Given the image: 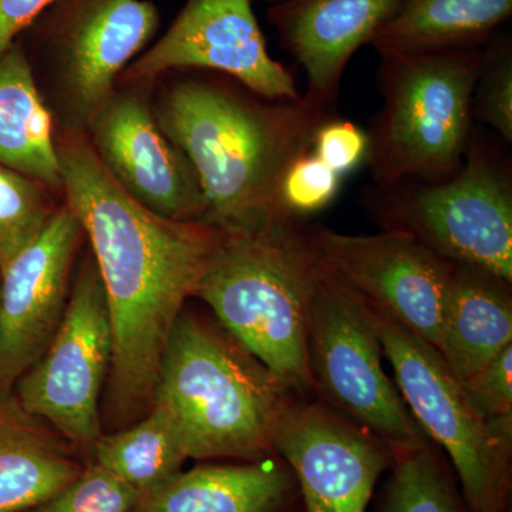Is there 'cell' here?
Returning a JSON list of instances; mask_svg holds the SVG:
<instances>
[{
  "mask_svg": "<svg viewBox=\"0 0 512 512\" xmlns=\"http://www.w3.org/2000/svg\"><path fill=\"white\" fill-rule=\"evenodd\" d=\"M57 150L67 207L92 245L106 293L109 407L123 427L153 407L168 340L224 232L147 210L107 174L83 134L67 133Z\"/></svg>",
  "mask_w": 512,
  "mask_h": 512,
  "instance_id": "6da1fadb",
  "label": "cell"
},
{
  "mask_svg": "<svg viewBox=\"0 0 512 512\" xmlns=\"http://www.w3.org/2000/svg\"><path fill=\"white\" fill-rule=\"evenodd\" d=\"M333 111L303 94L296 101L266 100L239 83L185 79L165 90L154 116L200 178L207 201L202 224L239 232L281 210L282 175L312 151L316 131Z\"/></svg>",
  "mask_w": 512,
  "mask_h": 512,
  "instance_id": "7a4b0ae2",
  "label": "cell"
},
{
  "mask_svg": "<svg viewBox=\"0 0 512 512\" xmlns=\"http://www.w3.org/2000/svg\"><path fill=\"white\" fill-rule=\"evenodd\" d=\"M301 397L218 322L183 311L154 404L173 417L188 458L252 461L275 456L276 430Z\"/></svg>",
  "mask_w": 512,
  "mask_h": 512,
  "instance_id": "3957f363",
  "label": "cell"
},
{
  "mask_svg": "<svg viewBox=\"0 0 512 512\" xmlns=\"http://www.w3.org/2000/svg\"><path fill=\"white\" fill-rule=\"evenodd\" d=\"M318 274L309 225L279 210L259 227L224 232L194 296L239 345L309 399L306 340Z\"/></svg>",
  "mask_w": 512,
  "mask_h": 512,
  "instance_id": "277c9868",
  "label": "cell"
},
{
  "mask_svg": "<svg viewBox=\"0 0 512 512\" xmlns=\"http://www.w3.org/2000/svg\"><path fill=\"white\" fill-rule=\"evenodd\" d=\"M484 52L474 45L380 56L383 107L367 133L372 184L439 183L460 170Z\"/></svg>",
  "mask_w": 512,
  "mask_h": 512,
  "instance_id": "5b68a950",
  "label": "cell"
},
{
  "mask_svg": "<svg viewBox=\"0 0 512 512\" xmlns=\"http://www.w3.org/2000/svg\"><path fill=\"white\" fill-rule=\"evenodd\" d=\"M367 214L453 264L477 266L512 282V167L493 138L473 131L453 177L363 190Z\"/></svg>",
  "mask_w": 512,
  "mask_h": 512,
  "instance_id": "8992f818",
  "label": "cell"
},
{
  "mask_svg": "<svg viewBox=\"0 0 512 512\" xmlns=\"http://www.w3.org/2000/svg\"><path fill=\"white\" fill-rule=\"evenodd\" d=\"M383 356L366 306L319 266L306 340L312 396L390 451L426 443L429 437L384 372Z\"/></svg>",
  "mask_w": 512,
  "mask_h": 512,
  "instance_id": "52a82bcc",
  "label": "cell"
},
{
  "mask_svg": "<svg viewBox=\"0 0 512 512\" xmlns=\"http://www.w3.org/2000/svg\"><path fill=\"white\" fill-rule=\"evenodd\" d=\"M407 409L451 461L471 512H511L512 444L498 439L468 402L433 346L370 311Z\"/></svg>",
  "mask_w": 512,
  "mask_h": 512,
  "instance_id": "ba28073f",
  "label": "cell"
},
{
  "mask_svg": "<svg viewBox=\"0 0 512 512\" xmlns=\"http://www.w3.org/2000/svg\"><path fill=\"white\" fill-rule=\"evenodd\" d=\"M113 335L106 293L93 255L80 266L55 336L23 373L13 393L79 450L101 436L100 396L109 377Z\"/></svg>",
  "mask_w": 512,
  "mask_h": 512,
  "instance_id": "9c48e42d",
  "label": "cell"
},
{
  "mask_svg": "<svg viewBox=\"0 0 512 512\" xmlns=\"http://www.w3.org/2000/svg\"><path fill=\"white\" fill-rule=\"evenodd\" d=\"M37 22L64 127L84 136L94 111L116 90L117 76L156 36V5L150 0H56Z\"/></svg>",
  "mask_w": 512,
  "mask_h": 512,
  "instance_id": "30bf717a",
  "label": "cell"
},
{
  "mask_svg": "<svg viewBox=\"0 0 512 512\" xmlns=\"http://www.w3.org/2000/svg\"><path fill=\"white\" fill-rule=\"evenodd\" d=\"M309 242L320 269L367 309L439 352L453 262L399 231L352 235L309 225Z\"/></svg>",
  "mask_w": 512,
  "mask_h": 512,
  "instance_id": "8fae6325",
  "label": "cell"
},
{
  "mask_svg": "<svg viewBox=\"0 0 512 512\" xmlns=\"http://www.w3.org/2000/svg\"><path fill=\"white\" fill-rule=\"evenodd\" d=\"M183 69L222 73L266 100L302 97L293 74L269 55L251 0H185L170 28L124 76L150 82Z\"/></svg>",
  "mask_w": 512,
  "mask_h": 512,
  "instance_id": "7c38bea8",
  "label": "cell"
},
{
  "mask_svg": "<svg viewBox=\"0 0 512 512\" xmlns=\"http://www.w3.org/2000/svg\"><path fill=\"white\" fill-rule=\"evenodd\" d=\"M82 235V225L64 204L0 272V394L13 392L55 336Z\"/></svg>",
  "mask_w": 512,
  "mask_h": 512,
  "instance_id": "4fadbf2b",
  "label": "cell"
},
{
  "mask_svg": "<svg viewBox=\"0 0 512 512\" xmlns=\"http://www.w3.org/2000/svg\"><path fill=\"white\" fill-rule=\"evenodd\" d=\"M274 447L295 474L303 512H366L392 463L382 440L305 397L286 412Z\"/></svg>",
  "mask_w": 512,
  "mask_h": 512,
  "instance_id": "5bb4252c",
  "label": "cell"
},
{
  "mask_svg": "<svg viewBox=\"0 0 512 512\" xmlns=\"http://www.w3.org/2000/svg\"><path fill=\"white\" fill-rule=\"evenodd\" d=\"M86 134L107 174L147 210L167 220H204L200 178L136 94L114 90L94 111Z\"/></svg>",
  "mask_w": 512,
  "mask_h": 512,
  "instance_id": "9a60e30c",
  "label": "cell"
},
{
  "mask_svg": "<svg viewBox=\"0 0 512 512\" xmlns=\"http://www.w3.org/2000/svg\"><path fill=\"white\" fill-rule=\"evenodd\" d=\"M403 0H279L268 20L306 76V99L335 107L343 73Z\"/></svg>",
  "mask_w": 512,
  "mask_h": 512,
  "instance_id": "2e32d148",
  "label": "cell"
},
{
  "mask_svg": "<svg viewBox=\"0 0 512 512\" xmlns=\"http://www.w3.org/2000/svg\"><path fill=\"white\" fill-rule=\"evenodd\" d=\"M134 512H303L291 467L278 454L181 471Z\"/></svg>",
  "mask_w": 512,
  "mask_h": 512,
  "instance_id": "e0dca14e",
  "label": "cell"
},
{
  "mask_svg": "<svg viewBox=\"0 0 512 512\" xmlns=\"http://www.w3.org/2000/svg\"><path fill=\"white\" fill-rule=\"evenodd\" d=\"M512 345V282L453 264L439 353L461 384Z\"/></svg>",
  "mask_w": 512,
  "mask_h": 512,
  "instance_id": "ac0fdd59",
  "label": "cell"
},
{
  "mask_svg": "<svg viewBox=\"0 0 512 512\" xmlns=\"http://www.w3.org/2000/svg\"><path fill=\"white\" fill-rule=\"evenodd\" d=\"M67 444L15 393L0 394V512L32 510L80 476L86 464Z\"/></svg>",
  "mask_w": 512,
  "mask_h": 512,
  "instance_id": "d6986e66",
  "label": "cell"
},
{
  "mask_svg": "<svg viewBox=\"0 0 512 512\" xmlns=\"http://www.w3.org/2000/svg\"><path fill=\"white\" fill-rule=\"evenodd\" d=\"M0 165L62 191L52 113L19 43L0 56Z\"/></svg>",
  "mask_w": 512,
  "mask_h": 512,
  "instance_id": "ffe728a7",
  "label": "cell"
},
{
  "mask_svg": "<svg viewBox=\"0 0 512 512\" xmlns=\"http://www.w3.org/2000/svg\"><path fill=\"white\" fill-rule=\"evenodd\" d=\"M511 15L512 0H403L369 45L379 56L485 45Z\"/></svg>",
  "mask_w": 512,
  "mask_h": 512,
  "instance_id": "44dd1931",
  "label": "cell"
},
{
  "mask_svg": "<svg viewBox=\"0 0 512 512\" xmlns=\"http://www.w3.org/2000/svg\"><path fill=\"white\" fill-rule=\"evenodd\" d=\"M187 460L173 417L153 404L150 412L127 429L101 434L89 461L109 471L141 500L177 477Z\"/></svg>",
  "mask_w": 512,
  "mask_h": 512,
  "instance_id": "7402d4cb",
  "label": "cell"
},
{
  "mask_svg": "<svg viewBox=\"0 0 512 512\" xmlns=\"http://www.w3.org/2000/svg\"><path fill=\"white\" fill-rule=\"evenodd\" d=\"M379 512H471L453 471L431 441L392 450Z\"/></svg>",
  "mask_w": 512,
  "mask_h": 512,
  "instance_id": "603a6c76",
  "label": "cell"
},
{
  "mask_svg": "<svg viewBox=\"0 0 512 512\" xmlns=\"http://www.w3.org/2000/svg\"><path fill=\"white\" fill-rule=\"evenodd\" d=\"M45 185L0 165V272L53 214Z\"/></svg>",
  "mask_w": 512,
  "mask_h": 512,
  "instance_id": "cb8c5ba5",
  "label": "cell"
},
{
  "mask_svg": "<svg viewBox=\"0 0 512 512\" xmlns=\"http://www.w3.org/2000/svg\"><path fill=\"white\" fill-rule=\"evenodd\" d=\"M473 119L487 124L504 144L512 143V43L510 36L485 43L483 66L474 87Z\"/></svg>",
  "mask_w": 512,
  "mask_h": 512,
  "instance_id": "d4e9b609",
  "label": "cell"
},
{
  "mask_svg": "<svg viewBox=\"0 0 512 512\" xmlns=\"http://www.w3.org/2000/svg\"><path fill=\"white\" fill-rule=\"evenodd\" d=\"M137 503L130 487L89 461L76 480L26 512H134Z\"/></svg>",
  "mask_w": 512,
  "mask_h": 512,
  "instance_id": "484cf974",
  "label": "cell"
},
{
  "mask_svg": "<svg viewBox=\"0 0 512 512\" xmlns=\"http://www.w3.org/2000/svg\"><path fill=\"white\" fill-rule=\"evenodd\" d=\"M340 184L342 175L309 151L293 160L282 175L278 191L279 208L305 218L328 207L339 194Z\"/></svg>",
  "mask_w": 512,
  "mask_h": 512,
  "instance_id": "4316f807",
  "label": "cell"
},
{
  "mask_svg": "<svg viewBox=\"0 0 512 512\" xmlns=\"http://www.w3.org/2000/svg\"><path fill=\"white\" fill-rule=\"evenodd\" d=\"M512 345L461 384L468 402L491 431L512 444Z\"/></svg>",
  "mask_w": 512,
  "mask_h": 512,
  "instance_id": "83f0119b",
  "label": "cell"
},
{
  "mask_svg": "<svg viewBox=\"0 0 512 512\" xmlns=\"http://www.w3.org/2000/svg\"><path fill=\"white\" fill-rule=\"evenodd\" d=\"M369 151V137L352 121L330 117L323 121L313 138L312 153L339 175L352 173Z\"/></svg>",
  "mask_w": 512,
  "mask_h": 512,
  "instance_id": "f1b7e54d",
  "label": "cell"
},
{
  "mask_svg": "<svg viewBox=\"0 0 512 512\" xmlns=\"http://www.w3.org/2000/svg\"><path fill=\"white\" fill-rule=\"evenodd\" d=\"M56 0H0V56L16 42L23 30L35 25L37 19Z\"/></svg>",
  "mask_w": 512,
  "mask_h": 512,
  "instance_id": "f546056e",
  "label": "cell"
},
{
  "mask_svg": "<svg viewBox=\"0 0 512 512\" xmlns=\"http://www.w3.org/2000/svg\"><path fill=\"white\" fill-rule=\"evenodd\" d=\"M268 2H269V5H272V3L279 2V0H268Z\"/></svg>",
  "mask_w": 512,
  "mask_h": 512,
  "instance_id": "4dcf8cb0",
  "label": "cell"
}]
</instances>
